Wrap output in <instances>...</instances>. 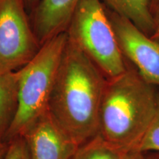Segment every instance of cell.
<instances>
[{
  "label": "cell",
  "instance_id": "cell-2",
  "mask_svg": "<svg viewBox=\"0 0 159 159\" xmlns=\"http://www.w3.org/2000/svg\"><path fill=\"white\" fill-rule=\"evenodd\" d=\"M158 103L150 83L127 69L106 83L98 134L114 148L134 151L153 119Z\"/></svg>",
  "mask_w": 159,
  "mask_h": 159
},
{
  "label": "cell",
  "instance_id": "cell-1",
  "mask_svg": "<svg viewBox=\"0 0 159 159\" xmlns=\"http://www.w3.org/2000/svg\"><path fill=\"white\" fill-rule=\"evenodd\" d=\"M106 83L102 71L68 38L47 111L79 146L99 134Z\"/></svg>",
  "mask_w": 159,
  "mask_h": 159
},
{
  "label": "cell",
  "instance_id": "cell-10",
  "mask_svg": "<svg viewBox=\"0 0 159 159\" xmlns=\"http://www.w3.org/2000/svg\"><path fill=\"white\" fill-rule=\"evenodd\" d=\"M104 5L117 14L130 20L138 28L152 35L155 23L152 0H102Z\"/></svg>",
  "mask_w": 159,
  "mask_h": 159
},
{
  "label": "cell",
  "instance_id": "cell-9",
  "mask_svg": "<svg viewBox=\"0 0 159 159\" xmlns=\"http://www.w3.org/2000/svg\"><path fill=\"white\" fill-rule=\"evenodd\" d=\"M19 93L18 71L0 70V141L5 142L16 114Z\"/></svg>",
  "mask_w": 159,
  "mask_h": 159
},
{
  "label": "cell",
  "instance_id": "cell-5",
  "mask_svg": "<svg viewBox=\"0 0 159 159\" xmlns=\"http://www.w3.org/2000/svg\"><path fill=\"white\" fill-rule=\"evenodd\" d=\"M27 12L24 0H0V70H19L41 48Z\"/></svg>",
  "mask_w": 159,
  "mask_h": 159
},
{
  "label": "cell",
  "instance_id": "cell-13",
  "mask_svg": "<svg viewBox=\"0 0 159 159\" xmlns=\"http://www.w3.org/2000/svg\"><path fill=\"white\" fill-rule=\"evenodd\" d=\"M3 159H31L28 148L22 136H18L10 141Z\"/></svg>",
  "mask_w": 159,
  "mask_h": 159
},
{
  "label": "cell",
  "instance_id": "cell-12",
  "mask_svg": "<svg viewBox=\"0 0 159 159\" xmlns=\"http://www.w3.org/2000/svg\"><path fill=\"white\" fill-rule=\"evenodd\" d=\"M145 151L159 152V100L153 119L134 152H142Z\"/></svg>",
  "mask_w": 159,
  "mask_h": 159
},
{
  "label": "cell",
  "instance_id": "cell-16",
  "mask_svg": "<svg viewBox=\"0 0 159 159\" xmlns=\"http://www.w3.org/2000/svg\"><path fill=\"white\" fill-rule=\"evenodd\" d=\"M7 147H8L7 143L0 141V159H3L6 153V151L7 150Z\"/></svg>",
  "mask_w": 159,
  "mask_h": 159
},
{
  "label": "cell",
  "instance_id": "cell-11",
  "mask_svg": "<svg viewBox=\"0 0 159 159\" xmlns=\"http://www.w3.org/2000/svg\"><path fill=\"white\" fill-rule=\"evenodd\" d=\"M127 154L109 144L98 134L81 144L72 159H125Z\"/></svg>",
  "mask_w": 159,
  "mask_h": 159
},
{
  "label": "cell",
  "instance_id": "cell-18",
  "mask_svg": "<svg viewBox=\"0 0 159 159\" xmlns=\"http://www.w3.org/2000/svg\"><path fill=\"white\" fill-rule=\"evenodd\" d=\"M159 0H152V6H151V8H152V12L153 13V11L156 7L157 5H158Z\"/></svg>",
  "mask_w": 159,
  "mask_h": 159
},
{
  "label": "cell",
  "instance_id": "cell-3",
  "mask_svg": "<svg viewBox=\"0 0 159 159\" xmlns=\"http://www.w3.org/2000/svg\"><path fill=\"white\" fill-rule=\"evenodd\" d=\"M67 33L58 34L41 45L34 57L19 69L18 108L5 138L6 143L21 136L33 122L48 110V103Z\"/></svg>",
  "mask_w": 159,
  "mask_h": 159
},
{
  "label": "cell",
  "instance_id": "cell-15",
  "mask_svg": "<svg viewBox=\"0 0 159 159\" xmlns=\"http://www.w3.org/2000/svg\"><path fill=\"white\" fill-rule=\"evenodd\" d=\"M40 1L41 0H24L26 8H27V11L30 12V13L37 7V5L40 2Z\"/></svg>",
  "mask_w": 159,
  "mask_h": 159
},
{
  "label": "cell",
  "instance_id": "cell-4",
  "mask_svg": "<svg viewBox=\"0 0 159 159\" xmlns=\"http://www.w3.org/2000/svg\"><path fill=\"white\" fill-rule=\"evenodd\" d=\"M66 33L109 78L128 69L101 0H78Z\"/></svg>",
  "mask_w": 159,
  "mask_h": 159
},
{
  "label": "cell",
  "instance_id": "cell-7",
  "mask_svg": "<svg viewBox=\"0 0 159 159\" xmlns=\"http://www.w3.org/2000/svg\"><path fill=\"white\" fill-rule=\"evenodd\" d=\"M20 136L25 140L31 159H72L80 147L48 111L32 123Z\"/></svg>",
  "mask_w": 159,
  "mask_h": 159
},
{
  "label": "cell",
  "instance_id": "cell-14",
  "mask_svg": "<svg viewBox=\"0 0 159 159\" xmlns=\"http://www.w3.org/2000/svg\"><path fill=\"white\" fill-rule=\"evenodd\" d=\"M153 18H154V23H155V28L154 32L152 35H151V38L152 39L159 42V2L157 5L156 7L153 11Z\"/></svg>",
  "mask_w": 159,
  "mask_h": 159
},
{
  "label": "cell",
  "instance_id": "cell-17",
  "mask_svg": "<svg viewBox=\"0 0 159 159\" xmlns=\"http://www.w3.org/2000/svg\"><path fill=\"white\" fill-rule=\"evenodd\" d=\"M140 153L141 152H134V151L129 152H128V154H127L125 159H141Z\"/></svg>",
  "mask_w": 159,
  "mask_h": 159
},
{
  "label": "cell",
  "instance_id": "cell-8",
  "mask_svg": "<svg viewBox=\"0 0 159 159\" xmlns=\"http://www.w3.org/2000/svg\"><path fill=\"white\" fill-rule=\"evenodd\" d=\"M78 0H41L30 13L40 44L66 31Z\"/></svg>",
  "mask_w": 159,
  "mask_h": 159
},
{
  "label": "cell",
  "instance_id": "cell-6",
  "mask_svg": "<svg viewBox=\"0 0 159 159\" xmlns=\"http://www.w3.org/2000/svg\"><path fill=\"white\" fill-rule=\"evenodd\" d=\"M105 7L124 57L134 63L145 81L159 85V42L127 18Z\"/></svg>",
  "mask_w": 159,
  "mask_h": 159
}]
</instances>
